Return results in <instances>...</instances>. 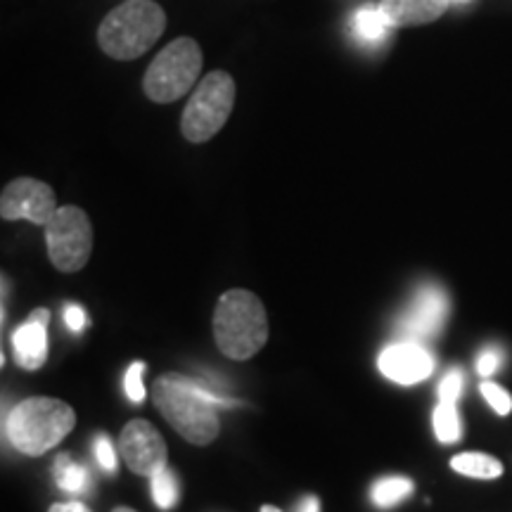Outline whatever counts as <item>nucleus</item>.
Returning <instances> with one entry per match:
<instances>
[{"label": "nucleus", "instance_id": "22", "mask_svg": "<svg viewBox=\"0 0 512 512\" xmlns=\"http://www.w3.org/2000/svg\"><path fill=\"white\" fill-rule=\"evenodd\" d=\"M463 384H465L463 370L460 368L448 370V373L444 375V380H441V384H439V399L456 403L458 396L463 394Z\"/></svg>", "mask_w": 512, "mask_h": 512}, {"label": "nucleus", "instance_id": "25", "mask_svg": "<svg viewBox=\"0 0 512 512\" xmlns=\"http://www.w3.org/2000/svg\"><path fill=\"white\" fill-rule=\"evenodd\" d=\"M64 323H67L69 330L81 332L88 325L86 311H83L79 304H67L64 306Z\"/></svg>", "mask_w": 512, "mask_h": 512}, {"label": "nucleus", "instance_id": "12", "mask_svg": "<svg viewBox=\"0 0 512 512\" xmlns=\"http://www.w3.org/2000/svg\"><path fill=\"white\" fill-rule=\"evenodd\" d=\"M48 309H36L12 335V351L24 370H36L48 358Z\"/></svg>", "mask_w": 512, "mask_h": 512}, {"label": "nucleus", "instance_id": "19", "mask_svg": "<svg viewBox=\"0 0 512 512\" xmlns=\"http://www.w3.org/2000/svg\"><path fill=\"white\" fill-rule=\"evenodd\" d=\"M152 479V498H155L157 508L162 510H171L181 498V486H178V477L169 467L159 470Z\"/></svg>", "mask_w": 512, "mask_h": 512}, {"label": "nucleus", "instance_id": "2", "mask_svg": "<svg viewBox=\"0 0 512 512\" xmlns=\"http://www.w3.org/2000/svg\"><path fill=\"white\" fill-rule=\"evenodd\" d=\"M76 413L69 403L48 396H34L17 403L5 418L10 444L24 456H43L74 430Z\"/></svg>", "mask_w": 512, "mask_h": 512}, {"label": "nucleus", "instance_id": "15", "mask_svg": "<svg viewBox=\"0 0 512 512\" xmlns=\"http://www.w3.org/2000/svg\"><path fill=\"white\" fill-rule=\"evenodd\" d=\"M53 472H55L57 486H60L62 491H67V494L79 496L88 489V486H91V472H88V467L76 463V460H72V456L57 458Z\"/></svg>", "mask_w": 512, "mask_h": 512}, {"label": "nucleus", "instance_id": "14", "mask_svg": "<svg viewBox=\"0 0 512 512\" xmlns=\"http://www.w3.org/2000/svg\"><path fill=\"white\" fill-rule=\"evenodd\" d=\"M451 467L460 475L475 477V479H496L503 475L501 460L489 456V453H458L451 458Z\"/></svg>", "mask_w": 512, "mask_h": 512}, {"label": "nucleus", "instance_id": "23", "mask_svg": "<svg viewBox=\"0 0 512 512\" xmlns=\"http://www.w3.org/2000/svg\"><path fill=\"white\" fill-rule=\"evenodd\" d=\"M93 448H95V458H98L102 470H107V472L117 470V453H114V446H112L110 439L98 437V439H95Z\"/></svg>", "mask_w": 512, "mask_h": 512}, {"label": "nucleus", "instance_id": "28", "mask_svg": "<svg viewBox=\"0 0 512 512\" xmlns=\"http://www.w3.org/2000/svg\"><path fill=\"white\" fill-rule=\"evenodd\" d=\"M261 512H283V510H278V508H275V505H264V508H261Z\"/></svg>", "mask_w": 512, "mask_h": 512}, {"label": "nucleus", "instance_id": "9", "mask_svg": "<svg viewBox=\"0 0 512 512\" xmlns=\"http://www.w3.org/2000/svg\"><path fill=\"white\" fill-rule=\"evenodd\" d=\"M121 456L128 470L140 477H155L166 467V444L155 427L145 420L128 422L119 439Z\"/></svg>", "mask_w": 512, "mask_h": 512}, {"label": "nucleus", "instance_id": "6", "mask_svg": "<svg viewBox=\"0 0 512 512\" xmlns=\"http://www.w3.org/2000/svg\"><path fill=\"white\" fill-rule=\"evenodd\" d=\"M235 105V81L228 72H211L195 86L183 110L181 131L190 143H207L226 126Z\"/></svg>", "mask_w": 512, "mask_h": 512}, {"label": "nucleus", "instance_id": "29", "mask_svg": "<svg viewBox=\"0 0 512 512\" xmlns=\"http://www.w3.org/2000/svg\"><path fill=\"white\" fill-rule=\"evenodd\" d=\"M114 512H136V510H131V508H114Z\"/></svg>", "mask_w": 512, "mask_h": 512}, {"label": "nucleus", "instance_id": "27", "mask_svg": "<svg viewBox=\"0 0 512 512\" xmlns=\"http://www.w3.org/2000/svg\"><path fill=\"white\" fill-rule=\"evenodd\" d=\"M294 512H320V501L316 496H306V498H302V501H299L297 510H294Z\"/></svg>", "mask_w": 512, "mask_h": 512}, {"label": "nucleus", "instance_id": "17", "mask_svg": "<svg viewBox=\"0 0 512 512\" xmlns=\"http://www.w3.org/2000/svg\"><path fill=\"white\" fill-rule=\"evenodd\" d=\"M434 434L441 444H456L463 434V425H460V415L456 403L451 401H439V406L434 408Z\"/></svg>", "mask_w": 512, "mask_h": 512}, {"label": "nucleus", "instance_id": "18", "mask_svg": "<svg viewBox=\"0 0 512 512\" xmlns=\"http://www.w3.org/2000/svg\"><path fill=\"white\" fill-rule=\"evenodd\" d=\"M387 29H389V24L382 15L380 5H377V8H363L356 12L354 31L361 41H368V43L382 41V38L387 36Z\"/></svg>", "mask_w": 512, "mask_h": 512}, {"label": "nucleus", "instance_id": "4", "mask_svg": "<svg viewBox=\"0 0 512 512\" xmlns=\"http://www.w3.org/2000/svg\"><path fill=\"white\" fill-rule=\"evenodd\" d=\"M166 15L152 0H124L102 19L98 43L114 60H136L162 38Z\"/></svg>", "mask_w": 512, "mask_h": 512}, {"label": "nucleus", "instance_id": "13", "mask_svg": "<svg viewBox=\"0 0 512 512\" xmlns=\"http://www.w3.org/2000/svg\"><path fill=\"white\" fill-rule=\"evenodd\" d=\"M451 0H380L389 27H420L439 19Z\"/></svg>", "mask_w": 512, "mask_h": 512}, {"label": "nucleus", "instance_id": "16", "mask_svg": "<svg viewBox=\"0 0 512 512\" xmlns=\"http://www.w3.org/2000/svg\"><path fill=\"white\" fill-rule=\"evenodd\" d=\"M411 494L413 482L408 477H384L370 489V498H373L377 508H392V505L401 503L403 498H408Z\"/></svg>", "mask_w": 512, "mask_h": 512}, {"label": "nucleus", "instance_id": "5", "mask_svg": "<svg viewBox=\"0 0 512 512\" xmlns=\"http://www.w3.org/2000/svg\"><path fill=\"white\" fill-rule=\"evenodd\" d=\"M202 72V50L195 38L181 36L171 41L150 67H147L143 88L152 102H176L197 86Z\"/></svg>", "mask_w": 512, "mask_h": 512}, {"label": "nucleus", "instance_id": "8", "mask_svg": "<svg viewBox=\"0 0 512 512\" xmlns=\"http://www.w3.org/2000/svg\"><path fill=\"white\" fill-rule=\"evenodd\" d=\"M57 207L55 192L48 183L36 178H17L5 185L0 197V214L5 221H31L36 226H48Z\"/></svg>", "mask_w": 512, "mask_h": 512}, {"label": "nucleus", "instance_id": "26", "mask_svg": "<svg viewBox=\"0 0 512 512\" xmlns=\"http://www.w3.org/2000/svg\"><path fill=\"white\" fill-rule=\"evenodd\" d=\"M48 512H91V510L79 501H69V503H55Z\"/></svg>", "mask_w": 512, "mask_h": 512}, {"label": "nucleus", "instance_id": "24", "mask_svg": "<svg viewBox=\"0 0 512 512\" xmlns=\"http://www.w3.org/2000/svg\"><path fill=\"white\" fill-rule=\"evenodd\" d=\"M503 363V354L498 349H484L477 358V373L482 377H491L501 368Z\"/></svg>", "mask_w": 512, "mask_h": 512}, {"label": "nucleus", "instance_id": "20", "mask_svg": "<svg viewBox=\"0 0 512 512\" xmlns=\"http://www.w3.org/2000/svg\"><path fill=\"white\" fill-rule=\"evenodd\" d=\"M479 389H482V396L486 399V403H489V406L494 408L498 415H508L512 411V396L505 392L501 384L484 380Z\"/></svg>", "mask_w": 512, "mask_h": 512}, {"label": "nucleus", "instance_id": "3", "mask_svg": "<svg viewBox=\"0 0 512 512\" xmlns=\"http://www.w3.org/2000/svg\"><path fill=\"white\" fill-rule=\"evenodd\" d=\"M214 339L221 354L247 361L268 339V316L261 299L249 290H228L214 311Z\"/></svg>", "mask_w": 512, "mask_h": 512}, {"label": "nucleus", "instance_id": "7", "mask_svg": "<svg viewBox=\"0 0 512 512\" xmlns=\"http://www.w3.org/2000/svg\"><path fill=\"white\" fill-rule=\"evenodd\" d=\"M46 245L57 271H81L93 252V228L86 211L79 207L57 209L46 226Z\"/></svg>", "mask_w": 512, "mask_h": 512}, {"label": "nucleus", "instance_id": "10", "mask_svg": "<svg viewBox=\"0 0 512 512\" xmlns=\"http://www.w3.org/2000/svg\"><path fill=\"white\" fill-rule=\"evenodd\" d=\"M377 366L387 380L411 387V384L427 380L434 373V356L420 342L406 339V342L384 349Z\"/></svg>", "mask_w": 512, "mask_h": 512}, {"label": "nucleus", "instance_id": "1", "mask_svg": "<svg viewBox=\"0 0 512 512\" xmlns=\"http://www.w3.org/2000/svg\"><path fill=\"white\" fill-rule=\"evenodd\" d=\"M152 401L171 427L195 446H207L219 437L221 425L216 408L235 406L226 396L178 373L159 377L152 387Z\"/></svg>", "mask_w": 512, "mask_h": 512}, {"label": "nucleus", "instance_id": "11", "mask_svg": "<svg viewBox=\"0 0 512 512\" xmlns=\"http://www.w3.org/2000/svg\"><path fill=\"white\" fill-rule=\"evenodd\" d=\"M448 318V297L441 287L427 285L413 299L411 309L401 318L399 328L413 342H422L441 332Z\"/></svg>", "mask_w": 512, "mask_h": 512}, {"label": "nucleus", "instance_id": "21", "mask_svg": "<svg viewBox=\"0 0 512 512\" xmlns=\"http://www.w3.org/2000/svg\"><path fill=\"white\" fill-rule=\"evenodd\" d=\"M143 375H145V363L136 361L131 368H128V373H126V377H124L126 396H128V399H131L133 403H140V401L145 399Z\"/></svg>", "mask_w": 512, "mask_h": 512}]
</instances>
